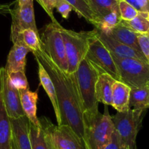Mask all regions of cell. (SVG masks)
Listing matches in <instances>:
<instances>
[{"label": "cell", "mask_w": 149, "mask_h": 149, "mask_svg": "<svg viewBox=\"0 0 149 149\" xmlns=\"http://www.w3.org/2000/svg\"><path fill=\"white\" fill-rule=\"evenodd\" d=\"M33 54L36 60L43 65L53 82L61 124L69 126L84 143V113L74 74L61 70L42 47Z\"/></svg>", "instance_id": "obj_1"}, {"label": "cell", "mask_w": 149, "mask_h": 149, "mask_svg": "<svg viewBox=\"0 0 149 149\" xmlns=\"http://www.w3.org/2000/svg\"><path fill=\"white\" fill-rule=\"evenodd\" d=\"M107 106L105 105L103 113L98 111L84 114V144L87 149H104L111 140L115 129Z\"/></svg>", "instance_id": "obj_2"}, {"label": "cell", "mask_w": 149, "mask_h": 149, "mask_svg": "<svg viewBox=\"0 0 149 149\" xmlns=\"http://www.w3.org/2000/svg\"><path fill=\"white\" fill-rule=\"evenodd\" d=\"M74 74L83 113H96L99 111V102L95 98V83L100 73L84 58L79 64L77 71Z\"/></svg>", "instance_id": "obj_3"}, {"label": "cell", "mask_w": 149, "mask_h": 149, "mask_svg": "<svg viewBox=\"0 0 149 149\" xmlns=\"http://www.w3.org/2000/svg\"><path fill=\"white\" fill-rule=\"evenodd\" d=\"M61 32L65 44L68 61V73L77 71L79 64L85 58L92 41L97 36L95 29L92 31H75L66 29L61 26Z\"/></svg>", "instance_id": "obj_4"}, {"label": "cell", "mask_w": 149, "mask_h": 149, "mask_svg": "<svg viewBox=\"0 0 149 149\" xmlns=\"http://www.w3.org/2000/svg\"><path fill=\"white\" fill-rule=\"evenodd\" d=\"M146 111L130 108L125 112H117L112 117L115 130L128 149H138L137 136Z\"/></svg>", "instance_id": "obj_5"}, {"label": "cell", "mask_w": 149, "mask_h": 149, "mask_svg": "<svg viewBox=\"0 0 149 149\" xmlns=\"http://www.w3.org/2000/svg\"><path fill=\"white\" fill-rule=\"evenodd\" d=\"M119 74V81L131 89L141 88L149 83V64L135 58H120L111 54Z\"/></svg>", "instance_id": "obj_6"}, {"label": "cell", "mask_w": 149, "mask_h": 149, "mask_svg": "<svg viewBox=\"0 0 149 149\" xmlns=\"http://www.w3.org/2000/svg\"><path fill=\"white\" fill-rule=\"evenodd\" d=\"M61 26L58 21H51L45 26L41 37V47L61 70L68 72V61Z\"/></svg>", "instance_id": "obj_7"}, {"label": "cell", "mask_w": 149, "mask_h": 149, "mask_svg": "<svg viewBox=\"0 0 149 149\" xmlns=\"http://www.w3.org/2000/svg\"><path fill=\"white\" fill-rule=\"evenodd\" d=\"M39 121L55 149H87L83 140L69 126L55 125L45 116Z\"/></svg>", "instance_id": "obj_8"}, {"label": "cell", "mask_w": 149, "mask_h": 149, "mask_svg": "<svg viewBox=\"0 0 149 149\" xmlns=\"http://www.w3.org/2000/svg\"><path fill=\"white\" fill-rule=\"evenodd\" d=\"M10 14L12 17L10 39L13 43L23 39L21 33L26 29L39 32L35 20L33 0H27L22 4L16 1L14 8L10 9Z\"/></svg>", "instance_id": "obj_9"}, {"label": "cell", "mask_w": 149, "mask_h": 149, "mask_svg": "<svg viewBox=\"0 0 149 149\" xmlns=\"http://www.w3.org/2000/svg\"><path fill=\"white\" fill-rule=\"evenodd\" d=\"M85 58L95 67L100 74L106 73L119 81V72L111 53L97 36L90 43Z\"/></svg>", "instance_id": "obj_10"}, {"label": "cell", "mask_w": 149, "mask_h": 149, "mask_svg": "<svg viewBox=\"0 0 149 149\" xmlns=\"http://www.w3.org/2000/svg\"><path fill=\"white\" fill-rule=\"evenodd\" d=\"M0 89L9 117L17 118L25 115L19 91L13 86L4 67H0Z\"/></svg>", "instance_id": "obj_11"}, {"label": "cell", "mask_w": 149, "mask_h": 149, "mask_svg": "<svg viewBox=\"0 0 149 149\" xmlns=\"http://www.w3.org/2000/svg\"><path fill=\"white\" fill-rule=\"evenodd\" d=\"M11 149H32L29 134V120L26 115L11 118Z\"/></svg>", "instance_id": "obj_12"}, {"label": "cell", "mask_w": 149, "mask_h": 149, "mask_svg": "<svg viewBox=\"0 0 149 149\" xmlns=\"http://www.w3.org/2000/svg\"><path fill=\"white\" fill-rule=\"evenodd\" d=\"M96 30H97L99 39L103 42V45L106 47V48L110 51L111 54L120 57V58H135V59L141 60V61L148 62L142 53L116 40L107 34L103 33L97 29Z\"/></svg>", "instance_id": "obj_13"}, {"label": "cell", "mask_w": 149, "mask_h": 149, "mask_svg": "<svg viewBox=\"0 0 149 149\" xmlns=\"http://www.w3.org/2000/svg\"><path fill=\"white\" fill-rule=\"evenodd\" d=\"M31 50L26 46L23 39L13 43L7 56V64L4 69L7 74L13 72H25L26 64V56Z\"/></svg>", "instance_id": "obj_14"}, {"label": "cell", "mask_w": 149, "mask_h": 149, "mask_svg": "<svg viewBox=\"0 0 149 149\" xmlns=\"http://www.w3.org/2000/svg\"><path fill=\"white\" fill-rule=\"evenodd\" d=\"M20 103L25 115L33 125L40 127V122L36 115V104L38 101L37 91H31L29 89L19 90Z\"/></svg>", "instance_id": "obj_15"}, {"label": "cell", "mask_w": 149, "mask_h": 149, "mask_svg": "<svg viewBox=\"0 0 149 149\" xmlns=\"http://www.w3.org/2000/svg\"><path fill=\"white\" fill-rule=\"evenodd\" d=\"M116 80L109 74H99L95 83V98L105 105H111L113 86Z\"/></svg>", "instance_id": "obj_16"}, {"label": "cell", "mask_w": 149, "mask_h": 149, "mask_svg": "<svg viewBox=\"0 0 149 149\" xmlns=\"http://www.w3.org/2000/svg\"><path fill=\"white\" fill-rule=\"evenodd\" d=\"M36 62H37L38 64V74H39L40 83L42 86V87L44 88L45 91H46L47 94L49 96V99H50L51 103H52V107H53L55 117H56L58 125H61V115H60V111L59 108H58V101H57L56 97V93H55V89L53 82L51 80L49 74H48L47 70L45 69V67H43V65L37 60H36Z\"/></svg>", "instance_id": "obj_17"}, {"label": "cell", "mask_w": 149, "mask_h": 149, "mask_svg": "<svg viewBox=\"0 0 149 149\" xmlns=\"http://www.w3.org/2000/svg\"><path fill=\"white\" fill-rule=\"evenodd\" d=\"M131 88L125 83L116 80L113 86L111 106L117 112H125L130 108V93Z\"/></svg>", "instance_id": "obj_18"}, {"label": "cell", "mask_w": 149, "mask_h": 149, "mask_svg": "<svg viewBox=\"0 0 149 149\" xmlns=\"http://www.w3.org/2000/svg\"><path fill=\"white\" fill-rule=\"evenodd\" d=\"M12 127L0 89V149H11Z\"/></svg>", "instance_id": "obj_19"}, {"label": "cell", "mask_w": 149, "mask_h": 149, "mask_svg": "<svg viewBox=\"0 0 149 149\" xmlns=\"http://www.w3.org/2000/svg\"><path fill=\"white\" fill-rule=\"evenodd\" d=\"M107 34L113 37L116 40L119 41L125 45H128L141 53L138 41V33H136L134 31L131 30L130 29L125 26V25L121 23V21L117 26L113 28Z\"/></svg>", "instance_id": "obj_20"}, {"label": "cell", "mask_w": 149, "mask_h": 149, "mask_svg": "<svg viewBox=\"0 0 149 149\" xmlns=\"http://www.w3.org/2000/svg\"><path fill=\"white\" fill-rule=\"evenodd\" d=\"M129 106L135 110L149 109V83L143 87L131 89Z\"/></svg>", "instance_id": "obj_21"}, {"label": "cell", "mask_w": 149, "mask_h": 149, "mask_svg": "<svg viewBox=\"0 0 149 149\" xmlns=\"http://www.w3.org/2000/svg\"><path fill=\"white\" fill-rule=\"evenodd\" d=\"M119 0H88L89 5L95 18V23L97 20L111 12L119 10Z\"/></svg>", "instance_id": "obj_22"}, {"label": "cell", "mask_w": 149, "mask_h": 149, "mask_svg": "<svg viewBox=\"0 0 149 149\" xmlns=\"http://www.w3.org/2000/svg\"><path fill=\"white\" fill-rule=\"evenodd\" d=\"M29 134L32 149H55L42 128L29 121Z\"/></svg>", "instance_id": "obj_23"}, {"label": "cell", "mask_w": 149, "mask_h": 149, "mask_svg": "<svg viewBox=\"0 0 149 149\" xmlns=\"http://www.w3.org/2000/svg\"><path fill=\"white\" fill-rule=\"evenodd\" d=\"M121 23L136 33H149V13L147 12H139L133 19L130 20H121Z\"/></svg>", "instance_id": "obj_24"}, {"label": "cell", "mask_w": 149, "mask_h": 149, "mask_svg": "<svg viewBox=\"0 0 149 149\" xmlns=\"http://www.w3.org/2000/svg\"><path fill=\"white\" fill-rule=\"evenodd\" d=\"M121 20L119 10H114L97 20L94 25L95 29L108 34L120 23Z\"/></svg>", "instance_id": "obj_25"}, {"label": "cell", "mask_w": 149, "mask_h": 149, "mask_svg": "<svg viewBox=\"0 0 149 149\" xmlns=\"http://www.w3.org/2000/svg\"><path fill=\"white\" fill-rule=\"evenodd\" d=\"M72 7L73 10L77 13L79 17H82L88 23L94 25L95 18L89 5L88 0H65Z\"/></svg>", "instance_id": "obj_26"}, {"label": "cell", "mask_w": 149, "mask_h": 149, "mask_svg": "<svg viewBox=\"0 0 149 149\" xmlns=\"http://www.w3.org/2000/svg\"><path fill=\"white\" fill-rule=\"evenodd\" d=\"M22 39L25 45L31 50V52L38 51L41 48V38L39 32L33 29H26L21 33Z\"/></svg>", "instance_id": "obj_27"}, {"label": "cell", "mask_w": 149, "mask_h": 149, "mask_svg": "<svg viewBox=\"0 0 149 149\" xmlns=\"http://www.w3.org/2000/svg\"><path fill=\"white\" fill-rule=\"evenodd\" d=\"M119 10L121 19L123 20H130L138 15L139 11L124 0L119 1Z\"/></svg>", "instance_id": "obj_28"}, {"label": "cell", "mask_w": 149, "mask_h": 149, "mask_svg": "<svg viewBox=\"0 0 149 149\" xmlns=\"http://www.w3.org/2000/svg\"><path fill=\"white\" fill-rule=\"evenodd\" d=\"M8 75L13 86L18 91L21 90V89H29V83H28L25 72H13L8 74Z\"/></svg>", "instance_id": "obj_29"}, {"label": "cell", "mask_w": 149, "mask_h": 149, "mask_svg": "<svg viewBox=\"0 0 149 149\" xmlns=\"http://www.w3.org/2000/svg\"><path fill=\"white\" fill-rule=\"evenodd\" d=\"M138 41L141 53L143 54L149 64V34H138Z\"/></svg>", "instance_id": "obj_30"}, {"label": "cell", "mask_w": 149, "mask_h": 149, "mask_svg": "<svg viewBox=\"0 0 149 149\" xmlns=\"http://www.w3.org/2000/svg\"><path fill=\"white\" fill-rule=\"evenodd\" d=\"M57 11L65 19H68L71 12L73 10L72 7L65 0H59L55 6Z\"/></svg>", "instance_id": "obj_31"}, {"label": "cell", "mask_w": 149, "mask_h": 149, "mask_svg": "<svg viewBox=\"0 0 149 149\" xmlns=\"http://www.w3.org/2000/svg\"><path fill=\"white\" fill-rule=\"evenodd\" d=\"M104 149H128V148L124 144L118 133L116 130H114L110 143L105 147Z\"/></svg>", "instance_id": "obj_32"}, {"label": "cell", "mask_w": 149, "mask_h": 149, "mask_svg": "<svg viewBox=\"0 0 149 149\" xmlns=\"http://www.w3.org/2000/svg\"><path fill=\"white\" fill-rule=\"evenodd\" d=\"M58 1L59 0H47L45 11L47 13L48 15L51 18L52 21H57V20L53 15V10L55 8V6H56Z\"/></svg>", "instance_id": "obj_33"}, {"label": "cell", "mask_w": 149, "mask_h": 149, "mask_svg": "<svg viewBox=\"0 0 149 149\" xmlns=\"http://www.w3.org/2000/svg\"><path fill=\"white\" fill-rule=\"evenodd\" d=\"M141 12L149 13V0H136Z\"/></svg>", "instance_id": "obj_34"}, {"label": "cell", "mask_w": 149, "mask_h": 149, "mask_svg": "<svg viewBox=\"0 0 149 149\" xmlns=\"http://www.w3.org/2000/svg\"><path fill=\"white\" fill-rule=\"evenodd\" d=\"M10 4H0V14H4V13H10Z\"/></svg>", "instance_id": "obj_35"}, {"label": "cell", "mask_w": 149, "mask_h": 149, "mask_svg": "<svg viewBox=\"0 0 149 149\" xmlns=\"http://www.w3.org/2000/svg\"><path fill=\"white\" fill-rule=\"evenodd\" d=\"M124 1H125L126 2H127L128 4H130V5H132V7H133L134 8L136 9L138 11L141 12V8H140L139 5H138V2L136 1V0H124Z\"/></svg>", "instance_id": "obj_36"}, {"label": "cell", "mask_w": 149, "mask_h": 149, "mask_svg": "<svg viewBox=\"0 0 149 149\" xmlns=\"http://www.w3.org/2000/svg\"><path fill=\"white\" fill-rule=\"evenodd\" d=\"M38 1L39 4L43 7L44 10H45V8H46V2H47V0H36Z\"/></svg>", "instance_id": "obj_37"}, {"label": "cell", "mask_w": 149, "mask_h": 149, "mask_svg": "<svg viewBox=\"0 0 149 149\" xmlns=\"http://www.w3.org/2000/svg\"><path fill=\"white\" fill-rule=\"evenodd\" d=\"M26 1H27V0H17V3H18L19 4H23V3L26 2Z\"/></svg>", "instance_id": "obj_38"}, {"label": "cell", "mask_w": 149, "mask_h": 149, "mask_svg": "<svg viewBox=\"0 0 149 149\" xmlns=\"http://www.w3.org/2000/svg\"><path fill=\"white\" fill-rule=\"evenodd\" d=\"M148 34H149V33H148Z\"/></svg>", "instance_id": "obj_39"}]
</instances>
